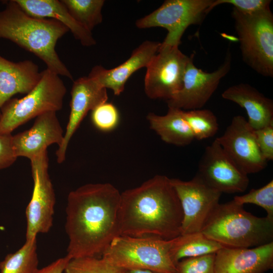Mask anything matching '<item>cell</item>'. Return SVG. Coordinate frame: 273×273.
Wrapping results in <instances>:
<instances>
[{
    "label": "cell",
    "instance_id": "cell-29",
    "mask_svg": "<svg viewBox=\"0 0 273 273\" xmlns=\"http://www.w3.org/2000/svg\"><path fill=\"white\" fill-rule=\"evenodd\" d=\"M91 120L98 129L110 131L115 129L119 123V114L116 107L112 103L105 102L92 111Z\"/></svg>",
    "mask_w": 273,
    "mask_h": 273
},
{
    "label": "cell",
    "instance_id": "cell-27",
    "mask_svg": "<svg viewBox=\"0 0 273 273\" xmlns=\"http://www.w3.org/2000/svg\"><path fill=\"white\" fill-rule=\"evenodd\" d=\"M65 273H124V270L115 266L103 257L87 256L69 259Z\"/></svg>",
    "mask_w": 273,
    "mask_h": 273
},
{
    "label": "cell",
    "instance_id": "cell-19",
    "mask_svg": "<svg viewBox=\"0 0 273 273\" xmlns=\"http://www.w3.org/2000/svg\"><path fill=\"white\" fill-rule=\"evenodd\" d=\"M41 77V71L33 61L14 62L0 55V109L14 95L29 93Z\"/></svg>",
    "mask_w": 273,
    "mask_h": 273
},
{
    "label": "cell",
    "instance_id": "cell-36",
    "mask_svg": "<svg viewBox=\"0 0 273 273\" xmlns=\"http://www.w3.org/2000/svg\"><path fill=\"white\" fill-rule=\"evenodd\" d=\"M0 116H1V110H0Z\"/></svg>",
    "mask_w": 273,
    "mask_h": 273
},
{
    "label": "cell",
    "instance_id": "cell-35",
    "mask_svg": "<svg viewBox=\"0 0 273 273\" xmlns=\"http://www.w3.org/2000/svg\"><path fill=\"white\" fill-rule=\"evenodd\" d=\"M124 273H156L146 269H129L125 270Z\"/></svg>",
    "mask_w": 273,
    "mask_h": 273
},
{
    "label": "cell",
    "instance_id": "cell-23",
    "mask_svg": "<svg viewBox=\"0 0 273 273\" xmlns=\"http://www.w3.org/2000/svg\"><path fill=\"white\" fill-rule=\"evenodd\" d=\"M170 241V255L175 264L184 258L215 253L223 247L201 232L180 235Z\"/></svg>",
    "mask_w": 273,
    "mask_h": 273
},
{
    "label": "cell",
    "instance_id": "cell-16",
    "mask_svg": "<svg viewBox=\"0 0 273 273\" xmlns=\"http://www.w3.org/2000/svg\"><path fill=\"white\" fill-rule=\"evenodd\" d=\"M63 139L56 112L49 111L36 117L30 129L12 135V144L17 157H24L30 160L52 144H57L59 147Z\"/></svg>",
    "mask_w": 273,
    "mask_h": 273
},
{
    "label": "cell",
    "instance_id": "cell-31",
    "mask_svg": "<svg viewBox=\"0 0 273 273\" xmlns=\"http://www.w3.org/2000/svg\"><path fill=\"white\" fill-rule=\"evenodd\" d=\"M270 3V0H213L208 12L219 5L227 4L242 14L252 15L269 9Z\"/></svg>",
    "mask_w": 273,
    "mask_h": 273
},
{
    "label": "cell",
    "instance_id": "cell-12",
    "mask_svg": "<svg viewBox=\"0 0 273 273\" xmlns=\"http://www.w3.org/2000/svg\"><path fill=\"white\" fill-rule=\"evenodd\" d=\"M194 54L190 56L181 89L172 99L166 101L168 108L185 111L202 108L231 68L232 58L229 49L223 63L211 72L197 68L194 63Z\"/></svg>",
    "mask_w": 273,
    "mask_h": 273
},
{
    "label": "cell",
    "instance_id": "cell-17",
    "mask_svg": "<svg viewBox=\"0 0 273 273\" xmlns=\"http://www.w3.org/2000/svg\"><path fill=\"white\" fill-rule=\"evenodd\" d=\"M273 267V242L252 248L222 247L215 254V273H263Z\"/></svg>",
    "mask_w": 273,
    "mask_h": 273
},
{
    "label": "cell",
    "instance_id": "cell-1",
    "mask_svg": "<svg viewBox=\"0 0 273 273\" xmlns=\"http://www.w3.org/2000/svg\"><path fill=\"white\" fill-rule=\"evenodd\" d=\"M121 193L110 183L87 184L69 193L65 231L69 259L101 257L120 235Z\"/></svg>",
    "mask_w": 273,
    "mask_h": 273
},
{
    "label": "cell",
    "instance_id": "cell-10",
    "mask_svg": "<svg viewBox=\"0 0 273 273\" xmlns=\"http://www.w3.org/2000/svg\"><path fill=\"white\" fill-rule=\"evenodd\" d=\"M33 188L26 208V240L47 233L53 222L56 198L49 173L47 150L30 160Z\"/></svg>",
    "mask_w": 273,
    "mask_h": 273
},
{
    "label": "cell",
    "instance_id": "cell-14",
    "mask_svg": "<svg viewBox=\"0 0 273 273\" xmlns=\"http://www.w3.org/2000/svg\"><path fill=\"white\" fill-rule=\"evenodd\" d=\"M215 139L247 175L259 172L266 167L267 161L260 153L254 130L244 116H234L224 133Z\"/></svg>",
    "mask_w": 273,
    "mask_h": 273
},
{
    "label": "cell",
    "instance_id": "cell-7",
    "mask_svg": "<svg viewBox=\"0 0 273 273\" xmlns=\"http://www.w3.org/2000/svg\"><path fill=\"white\" fill-rule=\"evenodd\" d=\"M243 61L260 75L273 76V14L270 9L252 14L232 12Z\"/></svg>",
    "mask_w": 273,
    "mask_h": 273
},
{
    "label": "cell",
    "instance_id": "cell-4",
    "mask_svg": "<svg viewBox=\"0 0 273 273\" xmlns=\"http://www.w3.org/2000/svg\"><path fill=\"white\" fill-rule=\"evenodd\" d=\"M228 248H252L273 239V220L246 211L233 200L219 204L201 232Z\"/></svg>",
    "mask_w": 273,
    "mask_h": 273
},
{
    "label": "cell",
    "instance_id": "cell-21",
    "mask_svg": "<svg viewBox=\"0 0 273 273\" xmlns=\"http://www.w3.org/2000/svg\"><path fill=\"white\" fill-rule=\"evenodd\" d=\"M15 1L30 16L55 19L64 24L83 46L88 47L96 44L92 32L86 30L74 20L61 1Z\"/></svg>",
    "mask_w": 273,
    "mask_h": 273
},
{
    "label": "cell",
    "instance_id": "cell-24",
    "mask_svg": "<svg viewBox=\"0 0 273 273\" xmlns=\"http://www.w3.org/2000/svg\"><path fill=\"white\" fill-rule=\"evenodd\" d=\"M36 238L26 240L18 250L0 262L1 273H35L38 269Z\"/></svg>",
    "mask_w": 273,
    "mask_h": 273
},
{
    "label": "cell",
    "instance_id": "cell-32",
    "mask_svg": "<svg viewBox=\"0 0 273 273\" xmlns=\"http://www.w3.org/2000/svg\"><path fill=\"white\" fill-rule=\"evenodd\" d=\"M256 140L260 153L268 162L273 160V123L254 130Z\"/></svg>",
    "mask_w": 273,
    "mask_h": 273
},
{
    "label": "cell",
    "instance_id": "cell-3",
    "mask_svg": "<svg viewBox=\"0 0 273 273\" xmlns=\"http://www.w3.org/2000/svg\"><path fill=\"white\" fill-rule=\"evenodd\" d=\"M68 31L56 20L29 15L15 0L6 1L5 8L0 11V38L33 53L45 63L47 69L73 80L55 49L58 41Z\"/></svg>",
    "mask_w": 273,
    "mask_h": 273
},
{
    "label": "cell",
    "instance_id": "cell-34",
    "mask_svg": "<svg viewBox=\"0 0 273 273\" xmlns=\"http://www.w3.org/2000/svg\"><path fill=\"white\" fill-rule=\"evenodd\" d=\"M69 260L66 256L58 258L49 265L38 269L35 273H63Z\"/></svg>",
    "mask_w": 273,
    "mask_h": 273
},
{
    "label": "cell",
    "instance_id": "cell-9",
    "mask_svg": "<svg viewBox=\"0 0 273 273\" xmlns=\"http://www.w3.org/2000/svg\"><path fill=\"white\" fill-rule=\"evenodd\" d=\"M190 57L178 47L161 45L146 67L145 94L151 99H172L181 88Z\"/></svg>",
    "mask_w": 273,
    "mask_h": 273
},
{
    "label": "cell",
    "instance_id": "cell-28",
    "mask_svg": "<svg viewBox=\"0 0 273 273\" xmlns=\"http://www.w3.org/2000/svg\"><path fill=\"white\" fill-rule=\"evenodd\" d=\"M233 200L241 206L245 204H253L260 206L266 211V216L273 220L272 180L260 188L251 189L246 194L235 196Z\"/></svg>",
    "mask_w": 273,
    "mask_h": 273
},
{
    "label": "cell",
    "instance_id": "cell-6",
    "mask_svg": "<svg viewBox=\"0 0 273 273\" xmlns=\"http://www.w3.org/2000/svg\"><path fill=\"white\" fill-rule=\"evenodd\" d=\"M66 88L59 75L46 69L37 85L21 99L8 101L0 109V133L10 134L18 126L63 105Z\"/></svg>",
    "mask_w": 273,
    "mask_h": 273
},
{
    "label": "cell",
    "instance_id": "cell-20",
    "mask_svg": "<svg viewBox=\"0 0 273 273\" xmlns=\"http://www.w3.org/2000/svg\"><path fill=\"white\" fill-rule=\"evenodd\" d=\"M221 97L246 110L247 121L254 130L273 123L272 100L249 84L240 83L230 86L222 93Z\"/></svg>",
    "mask_w": 273,
    "mask_h": 273
},
{
    "label": "cell",
    "instance_id": "cell-11",
    "mask_svg": "<svg viewBox=\"0 0 273 273\" xmlns=\"http://www.w3.org/2000/svg\"><path fill=\"white\" fill-rule=\"evenodd\" d=\"M183 213L180 235L201 232L219 204L221 193L197 176L188 181L170 178Z\"/></svg>",
    "mask_w": 273,
    "mask_h": 273
},
{
    "label": "cell",
    "instance_id": "cell-22",
    "mask_svg": "<svg viewBox=\"0 0 273 273\" xmlns=\"http://www.w3.org/2000/svg\"><path fill=\"white\" fill-rule=\"evenodd\" d=\"M150 128L164 142L177 146L189 145L195 140L184 119L182 110L168 108L166 114L159 115L150 112L147 116Z\"/></svg>",
    "mask_w": 273,
    "mask_h": 273
},
{
    "label": "cell",
    "instance_id": "cell-8",
    "mask_svg": "<svg viewBox=\"0 0 273 273\" xmlns=\"http://www.w3.org/2000/svg\"><path fill=\"white\" fill-rule=\"evenodd\" d=\"M213 0H166L156 10L138 19L135 26L140 29L160 27L167 34L163 46L178 47L187 28L201 24Z\"/></svg>",
    "mask_w": 273,
    "mask_h": 273
},
{
    "label": "cell",
    "instance_id": "cell-26",
    "mask_svg": "<svg viewBox=\"0 0 273 273\" xmlns=\"http://www.w3.org/2000/svg\"><path fill=\"white\" fill-rule=\"evenodd\" d=\"M182 114L195 140L201 141L211 138L219 129L217 118L209 110H182Z\"/></svg>",
    "mask_w": 273,
    "mask_h": 273
},
{
    "label": "cell",
    "instance_id": "cell-33",
    "mask_svg": "<svg viewBox=\"0 0 273 273\" xmlns=\"http://www.w3.org/2000/svg\"><path fill=\"white\" fill-rule=\"evenodd\" d=\"M12 144V135L0 133V170L6 168L16 161Z\"/></svg>",
    "mask_w": 273,
    "mask_h": 273
},
{
    "label": "cell",
    "instance_id": "cell-30",
    "mask_svg": "<svg viewBox=\"0 0 273 273\" xmlns=\"http://www.w3.org/2000/svg\"><path fill=\"white\" fill-rule=\"evenodd\" d=\"M215 254L183 259L176 264V273H215Z\"/></svg>",
    "mask_w": 273,
    "mask_h": 273
},
{
    "label": "cell",
    "instance_id": "cell-25",
    "mask_svg": "<svg viewBox=\"0 0 273 273\" xmlns=\"http://www.w3.org/2000/svg\"><path fill=\"white\" fill-rule=\"evenodd\" d=\"M71 16L86 30L92 32L101 23L104 0H61Z\"/></svg>",
    "mask_w": 273,
    "mask_h": 273
},
{
    "label": "cell",
    "instance_id": "cell-2",
    "mask_svg": "<svg viewBox=\"0 0 273 273\" xmlns=\"http://www.w3.org/2000/svg\"><path fill=\"white\" fill-rule=\"evenodd\" d=\"M183 213L170 178L156 175L121 193L120 235L172 240L180 235Z\"/></svg>",
    "mask_w": 273,
    "mask_h": 273
},
{
    "label": "cell",
    "instance_id": "cell-18",
    "mask_svg": "<svg viewBox=\"0 0 273 273\" xmlns=\"http://www.w3.org/2000/svg\"><path fill=\"white\" fill-rule=\"evenodd\" d=\"M161 43L146 40L133 50L130 57L119 66L107 69L96 65L92 68L88 76L118 96L123 92L125 83L131 75L140 69L146 68L158 52Z\"/></svg>",
    "mask_w": 273,
    "mask_h": 273
},
{
    "label": "cell",
    "instance_id": "cell-15",
    "mask_svg": "<svg viewBox=\"0 0 273 273\" xmlns=\"http://www.w3.org/2000/svg\"><path fill=\"white\" fill-rule=\"evenodd\" d=\"M70 94L69 120L63 142L56 153L59 163L65 160L69 143L87 113L108 100L107 88L88 76L74 81Z\"/></svg>",
    "mask_w": 273,
    "mask_h": 273
},
{
    "label": "cell",
    "instance_id": "cell-5",
    "mask_svg": "<svg viewBox=\"0 0 273 273\" xmlns=\"http://www.w3.org/2000/svg\"><path fill=\"white\" fill-rule=\"evenodd\" d=\"M171 240L157 237L119 235L102 257L123 270L146 269L156 273H176L170 255Z\"/></svg>",
    "mask_w": 273,
    "mask_h": 273
},
{
    "label": "cell",
    "instance_id": "cell-13",
    "mask_svg": "<svg viewBox=\"0 0 273 273\" xmlns=\"http://www.w3.org/2000/svg\"><path fill=\"white\" fill-rule=\"evenodd\" d=\"M195 175L221 194L243 192L249 183L248 175L232 160L216 139L205 148Z\"/></svg>",
    "mask_w": 273,
    "mask_h": 273
}]
</instances>
